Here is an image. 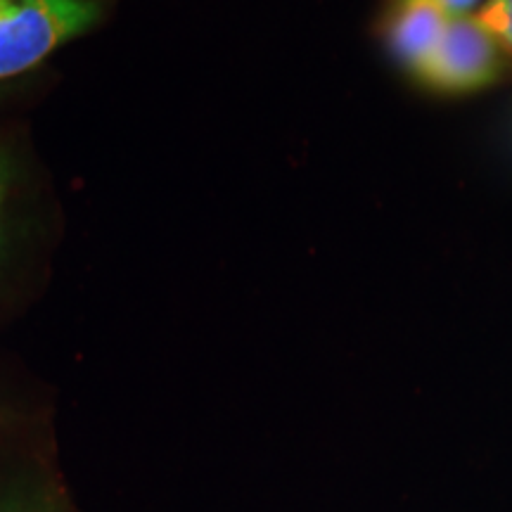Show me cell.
<instances>
[{
	"instance_id": "cell-4",
	"label": "cell",
	"mask_w": 512,
	"mask_h": 512,
	"mask_svg": "<svg viewBox=\"0 0 512 512\" xmlns=\"http://www.w3.org/2000/svg\"><path fill=\"white\" fill-rule=\"evenodd\" d=\"M475 15L512 55V0H486Z\"/></svg>"
},
{
	"instance_id": "cell-1",
	"label": "cell",
	"mask_w": 512,
	"mask_h": 512,
	"mask_svg": "<svg viewBox=\"0 0 512 512\" xmlns=\"http://www.w3.org/2000/svg\"><path fill=\"white\" fill-rule=\"evenodd\" d=\"M100 15V0H0V79L36 67Z\"/></svg>"
},
{
	"instance_id": "cell-2",
	"label": "cell",
	"mask_w": 512,
	"mask_h": 512,
	"mask_svg": "<svg viewBox=\"0 0 512 512\" xmlns=\"http://www.w3.org/2000/svg\"><path fill=\"white\" fill-rule=\"evenodd\" d=\"M508 62V48L477 15L451 17L437 48L415 69V76L441 93H475L501 81Z\"/></svg>"
},
{
	"instance_id": "cell-5",
	"label": "cell",
	"mask_w": 512,
	"mask_h": 512,
	"mask_svg": "<svg viewBox=\"0 0 512 512\" xmlns=\"http://www.w3.org/2000/svg\"><path fill=\"white\" fill-rule=\"evenodd\" d=\"M439 3L441 8L446 10L448 17H465V15H475L486 0H439Z\"/></svg>"
},
{
	"instance_id": "cell-3",
	"label": "cell",
	"mask_w": 512,
	"mask_h": 512,
	"mask_svg": "<svg viewBox=\"0 0 512 512\" xmlns=\"http://www.w3.org/2000/svg\"><path fill=\"white\" fill-rule=\"evenodd\" d=\"M448 19L439 0H399L387 24V41L396 60L415 74L437 48Z\"/></svg>"
}]
</instances>
